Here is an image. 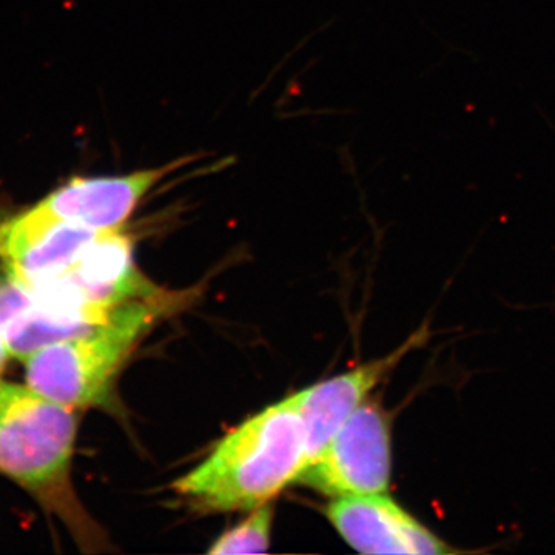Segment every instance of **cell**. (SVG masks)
Wrapping results in <instances>:
<instances>
[{
	"mask_svg": "<svg viewBox=\"0 0 555 555\" xmlns=\"http://www.w3.org/2000/svg\"><path fill=\"white\" fill-rule=\"evenodd\" d=\"M308 463L299 392L250 416L173 483L198 511L232 513L270 503Z\"/></svg>",
	"mask_w": 555,
	"mask_h": 555,
	"instance_id": "1",
	"label": "cell"
},
{
	"mask_svg": "<svg viewBox=\"0 0 555 555\" xmlns=\"http://www.w3.org/2000/svg\"><path fill=\"white\" fill-rule=\"evenodd\" d=\"M75 409L30 387L0 382V470L57 514L79 543L100 546L101 532L82 509L69 480Z\"/></svg>",
	"mask_w": 555,
	"mask_h": 555,
	"instance_id": "2",
	"label": "cell"
},
{
	"mask_svg": "<svg viewBox=\"0 0 555 555\" xmlns=\"http://www.w3.org/2000/svg\"><path fill=\"white\" fill-rule=\"evenodd\" d=\"M158 309L152 299L130 302L107 326L36 350L24 360L28 387L72 409L100 403Z\"/></svg>",
	"mask_w": 555,
	"mask_h": 555,
	"instance_id": "3",
	"label": "cell"
},
{
	"mask_svg": "<svg viewBox=\"0 0 555 555\" xmlns=\"http://www.w3.org/2000/svg\"><path fill=\"white\" fill-rule=\"evenodd\" d=\"M390 477V418L379 404L366 400L299 474L297 483L338 499L385 494L389 491Z\"/></svg>",
	"mask_w": 555,
	"mask_h": 555,
	"instance_id": "4",
	"label": "cell"
},
{
	"mask_svg": "<svg viewBox=\"0 0 555 555\" xmlns=\"http://www.w3.org/2000/svg\"><path fill=\"white\" fill-rule=\"evenodd\" d=\"M326 517L338 534L361 554L466 553L440 539L387 492L338 496L328 503Z\"/></svg>",
	"mask_w": 555,
	"mask_h": 555,
	"instance_id": "5",
	"label": "cell"
},
{
	"mask_svg": "<svg viewBox=\"0 0 555 555\" xmlns=\"http://www.w3.org/2000/svg\"><path fill=\"white\" fill-rule=\"evenodd\" d=\"M185 163L188 159H178L124 177L73 178L33 210L57 221L116 232L126 224L150 190Z\"/></svg>",
	"mask_w": 555,
	"mask_h": 555,
	"instance_id": "6",
	"label": "cell"
},
{
	"mask_svg": "<svg viewBox=\"0 0 555 555\" xmlns=\"http://www.w3.org/2000/svg\"><path fill=\"white\" fill-rule=\"evenodd\" d=\"M104 233L43 217L30 208L0 225V258L7 275L35 287L72 268Z\"/></svg>",
	"mask_w": 555,
	"mask_h": 555,
	"instance_id": "7",
	"label": "cell"
},
{
	"mask_svg": "<svg viewBox=\"0 0 555 555\" xmlns=\"http://www.w3.org/2000/svg\"><path fill=\"white\" fill-rule=\"evenodd\" d=\"M427 332H415L404 345L389 356L369 361L337 377L318 383L299 392L302 422L308 441V463L306 467L323 452L328 441L346 425L364 401L369 400L375 389L401 363L409 352L426 341ZM305 467V469H306Z\"/></svg>",
	"mask_w": 555,
	"mask_h": 555,
	"instance_id": "8",
	"label": "cell"
},
{
	"mask_svg": "<svg viewBox=\"0 0 555 555\" xmlns=\"http://www.w3.org/2000/svg\"><path fill=\"white\" fill-rule=\"evenodd\" d=\"M273 509L270 503L255 507L250 516L218 537L208 553L214 555L268 553L272 537Z\"/></svg>",
	"mask_w": 555,
	"mask_h": 555,
	"instance_id": "9",
	"label": "cell"
},
{
	"mask_svg": "<svg viewBox=\"0 0 555 555\" xmlns=\"http://www.w3.org/2000/svg\"><path fill=\"white\" fill-rule=\"evenodd\" d=\"M10 350L7 347L5 338H3L2 332H0V371L5 366L7 360L10 358Z\"/></svg>",
	"mask_w": 555,
	"mask_h": 555,
	"instance_id": "10",
	"label": "cell"
}]
</instances>
